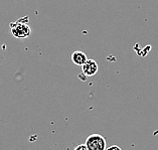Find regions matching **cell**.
I'll list each match as a JSON object with an SVG mask.
<instances>
[{"instance_id":"8992f818","label":"cell","mask_w":158,"mask_h":150,"mask_svg":"<svg viewBox=\"0 0 158 150\" xmlns=\"http://www.w3.org/2000/svg\"><path fill=\"white\" fill-rule=\"evenodd\" d=\"M106 150H122V149L117 145H112V146H110V147H108Z\"/></svg>"},{"instance_id":"7a4b0ae2","label":"cell","mask_w":158,"mask_h":150,"mask_svg":"<svg viewBox=\"0 0 158 150\" xmlns=\"http://www.w3.org/2000/svg\"><path fill=\"white\" fill-rule=\"evenodd\" d=\"M85 145L88 150H106V139L100 134H92L86 138Z\"/></svg>"},{"instance_id":"3957f363","label":"cell","mask_w":158,"mask_h":150,"mask_svg":"<svg viewBox=\"0 0 158 150\" xmlns=\"http://www.w3.org/2000/svg\"><path fill=\"white\" fill-rule=\"evenodd\" d=\"M98 65L97 61H95L94 60H88L86 61V64L82 66L83 74L87 77H92L97 74L98 72Z\"/></svg>"},{"instance_id":"6da1fadb","label":"cell","mask_w":158,"mask_h":150,"mask_svg":"<svg viewBox=\"0 0 158 150\" xmlns=\"http://www.w3.org/2000/svg\"><path fill=\"white\" fill-rule=\"evenodd\" d=\"M11 33L16 38H27L31 33V28L28 25V17H22L17 21L10 23Z\"/></svg>"},{"instance_id":"5b68a950","label":"cell","mask_w":158,"mask_h":150,"mask_svg":"<svg viewBox=\"0 0 158 150\" xmlns=\"http://www.w3.org/2000/svg\"><path fill=\"white\" fill-rule=\"evenodd\" d=\"M74 150H88V148L85 144H81V145L76 146V148Z\"/></svg>"},{"instance_id":"277c9868","label":"cell","mask_w":158,"mask_h":150,"mask_svg":"<svg viewBox=\"0 0 158 150\" xmlns=\"http://www.w3.org/2000/svg\"><path fill=\"white\" fill-rule=\"evenodd\" d=\"M72 60L73 63L77 66H83L86 64V61L88 60V57L86 56V53L80 51H76L72 53Z\"/></svg>"}]
</instances>
